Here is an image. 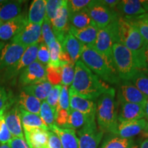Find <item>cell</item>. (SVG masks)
Returning a JSON list of instances; mask_svg holds the SVG:
<instances>
[{
    "instance_id": "cell-61",
    "label": "cell",
    "mask_w": 148,
    "mask_h": 148,
    "mask_svg": "<svg viewBox=\"0 0 148 148\" xmlns=\"http://www.w3.org/2000/svg\"><path fill=\"white\" fill-rule=\"evenodd\" d=\"M43 148H47V147H43Z\"/></svg>"
},
{
    "instance_id": "cell-59",
    "label": "cell",
    "mask_w": 148,
    "mask_h": 148,
    "mask_svg": "<svg viewBox=\"0 0 148 148\" xmlns=\"http://www.w3.org/2000/svg\"><path fill=\"white\" fill-rule=\"evenodd\" d=\"M5 1H1V0H0V3H3Z\"/></svg>"
},
{
    "instance_id": "cell-27",
    "label": "cell",
    "mask_w": 148,
    "mask_h": 148,
    "mask_svg": "<svg viewBox=\"0 0 148 148\" xmlns=\"http://www.w3.org/2000/svg\"><path fill=\"white\" fill-rule=\"evenodd\" d=\"M17 102L19 108L39 115L42 101L34 96L29 95L22 90L18 97Z\"/></svg>"
},
{
    "instance_id": "cell-13",
    "label": "cell",
    "mask_w": 148,
    "mask_h": 148,
    "mask_svg": "<svg viewBox=\"0 0 148 148\" xmlns=\"http://www.w3.org/2000/svg\"><path fill=\"white\" fill-rule=\"evenodd\" d=\"M26 48L13 42L3 46L0 51V69H8L15 64L21 58Z\"/></svg>"
},
{
    "instance_id": "cell-29",
    "label": "cell",
    "mask_w": 148,
    "mask_h": 148,
    "mask_svg": "<svg viewBox=\"0 0 148 148\" xmlns=\"http://www.w3.org/2000/svg\"><path fill=\"white\" fill-rule=\"evenodd\" d=\"M53 86L47 80L38 83V84L29 85L24 86L23 91L29 95L34 96L40 101H45L47 99L49 92L51 91Z\"/></svg>"
},
{
    "instance_id": "cell-10",
    "label": "cell",
    "mask_w": 148,
    "mask_h": 148,
    "mask_svg": "<svg viewBox=\"0 0 148 148\" xmlns=\"http://www.w3.org/2000/svg\"><path fill=\"white\" fill-rule=\"evenodd\" d=\"M69 14L68 1L64 0L62 4L57 11L54 18L51 21L53 34L60 45L63 42L65 35L69 31Z\"/></svg>"
},
{
    "instance_id": "cell-32",
    "label": "cell",
    "mask_w": 148,
    "mask_h": 148,
    "mask_svg": "<svg viewBox=\"0 0 148 148\" xmlns=\"http://www.w3.org/2000/svg\"><path fill=\"white\" fill-rule=\"evenodd\" d=\"M92 119H95V118H89L88 116L82 114V112L71 109L65 128L75 130V129L81 128L88 120Z\"/></svg>"
},
{
    "instance_id": "cell-57",
    "label": "cell",
    "mask_w": 148,
    "mask_h": 148,
    "mask_svg": "<svg viewBox=\"0 0 148 148\" xmlns=\"http://www.w3.org/2000/svg\"><path fill=\"white\" fill-rule=\"evenodd\" d=\"M0 148H10L7 144H3V145H0Z\"/></svg>"
},
{
    "instance_id": "cell-4",
    "label": "cell",
    "mask_w": 148,
    "mask_h": 148,
    "mask_svg": "<svg viewBox=\"0 0 148 148\" xmlns=\"http://www.w3.org/2000/svg\"><path fill=\"white\" fill-rule=\"evenodd\" d=\"M116 92L110 87L98 98L96 103L97 125L103 132L113 134L118 125L117 103L115 99Z\"/></svg>"
},
{
    "instance_id": "cell-34",
    "label": "cell",
    "mask_w": 148,
    "mask_h": 148,
    "mask_svg": "<svg viewBox=\"0 0 148 148\" xmlns=\"http://www.w3.org/2000/svg\"><path fill=\"white\" fill-rule=\"evenodd\" d=\"M39 115L49 128L55 125L56 110L51 108L45 100L41 102Z\"/></svg>"
},
{
    "instance_id": "cell-11",
    "label": "cell",
    "mask_w": 148,
    "mask_h": 148,
    "mask_svg": "<svg viewBox=\"0 0 148 148\" xmlns=\"http://www.w3.org/2000/svg\"><path fill=\"white\" fill-rule=\"evenodd\" d=\"M46 80V67L37 60L25 68L20 73L19 82L24 86L38 84Z\"/></svg>"
},
{
    "instance_id": "cell-49",
    "label": "cell",
    "mask_w": 148,
    "mask_h": 148,
    "mask_svg": "<svg viewBox=\"0 0 148 148\" xmlns=\"http://www.w3.org/2000/svg\"><path fill=\"white\" fill-rule=\"evenodd\" d=\"M100 1L107 8H110L111 10H115L116 5H117L119 1H118V0H100Z\"/></svg>"
},
{
    "instance_id": "cell-25",
    "label": "cell",
    "mask_w": 148,
    "mask_h": 148,
    "mask_svg": "<svg viewBox=\"0 0 148 148\" xmlns=\"http://www.w3.org/2000/svg\"><path fill=\"white\" fill-rule=\"evenodd\" d=\"M22 3V1H14L0 3V21L5 23L19 16L21 12Z\"/></svg>"
},
{
    "instance_id": "cell-45",
    "label": "cell",
    "mask_w": 148,
    "mask_h": 148,
    "mask_svg": "<svg viewBox=\"0 0 148 148\" xmlns=\"http://www.w3.org/2000/svg\"><path fill=\"white\" fill-rule=\"evenodd\" d=\"M10 104V96L3 86L0 85V116H3L7 107Z\"/></svg>"
},
{
    "instance_id": "cell-60",
    "label": "cell",
    "mask_w": 148,
    "mask_h": 148,
    "mask_svg": "<svg viewBox=\"0 0 148 148\" xmlns=\"http://www.w3.org/2000/svg\"><path fill=\"white\" fill-rule=\"evenodd\" d=\"M2 23H2V22H1V21H0V26H1V25H2Z\"/></svg>"
},
{
    "instance_id": "cell-33",
    "label": "cell",
    "mask_w": 148,
    "mask_h": 148,
    "mask_svg": "<svg viewBox=\"0 0 148 148\" xmlns=\"http://www.w3.org/2000/svg\"><path fill=\"white\" fill-rule=\"evenodd\" d=\"M49 51V62L47 66L51 67H60V55L62 51V47L57 40H55L47 46Z\"/></svg>"
},
{
    "instance_id": "cell-1",
    "label": "cell",
    "mask_w": 148,
    "mask_h": 148,
    "mask_svg": "<svg viewBox=\"0 0 148 148\" xmlns=\"http://www.w3.org/2000/svg\"><path fill=\"white\" fill-rule=\"evenodd\" d=\"M70 88L81 97L94 101L110 87L79 60L75 64V75Z\"/></svg>"
},
{
    "instance_id": "cell-15",
    "label": "cell",
    "mask_w": 148,
    "mask_h": 148,
    "mask_svg": "<svg viewBox=\"0 0 148 148\" xmlns=\"http://www.w3.org/2000/svg\"><path fill=\"white\" fill-rule=\"evenodd\" d=\"M69 94L70 108L71 110L82 112L89 118H95L96 103L95 101L78 95L71 88L69 89Z\"/></svg>"
},
{
    "instance_id": "cell-58",
    "label": "cell",
    "mask_w": 148,
    "mask_h": 148,
    "mask_svg": "<svg viewBox=\"0 0 148 148\" xmlns=\"http://www.w3.org/2000/svg\"><path fill=\"white\" fill-rule=\"evenodd\" d=\"M4 43H3V42H0V51H1V49H2L3 46H4Z\"/></svg>"
},
{
    "instance_id": "cell-26",
    "label": "cell",
    "mask_w": 148,
    "mask_h": 148,
    "mask_svg": "<svg viewBox=\"0 0 148 148\" xmlns=\"http://www.w3.org/2000/svg\"><path fill=\"white\" fill-rule=\"evenodd\" d=\"M46 16L45 0H34L29 6L27 14L29 23L42 25Z\"/></svg>"
},
{
    "instance_id": "cell-14",
    "label": "cell",
    "mask_w": 148,
    "mask_h": 148,
    "mask_svg": "<svg viewBox=\"0 0 148 148\" xmlns=\"http://www.w3.org/2000/svg\"><path fill=\"white\" fill-rule=\"evenodd\" d=\"M38 46H39V43L27 47L19 60L13 66L7 69L5 74L8 78H12V77H15L18 74H20L25 68L37 60Z\"/></svg>"
},
{
    "instance_id": "cell-7",
    "label": "cell",
    "mask_w": 148,
    "mask_h": 148,
    "mask_svg": "<svg viewBox=\"0 0 148 148\" xmlns=\"http://www.w3.org/2000/svg\"><path fill=\"white\" fill-rule=\"evenodd\" d=\"M86 8L98 29L104 28L120 16L116 10H111L102 4L100 0L90 1Z\"/></svg>"
},
{
    "instance_id": "cell-31",
    "label": "cell",
    "mask_w": 148,
    "mask_h": 148,
    "mask_svg": "<svg viewBox=\"0 0 148 148\" xmlns=\"http://www.w3.org/2000/svg\"><path fill=\"white\" fill-rule=\"evenodd\" d=\"M134 143L132 138H123L110 134L104 138L99 148H130Z\"/></svg>"
},
{
    "instance_id": "cell-20",
    "label": "cell",
    "mask_w": 148,
    "mask_h": 148,
    "mask_svg": "<svg viewBox=\"0 0 148 148\" xmlns=\"http://www.w3.org/2000/svg\"><path fill=\"white\" fill-rule=\"evenodd\" d=\"M25 141L30 148L47 147L48 132L42 128H23Z\"/></svg>"
},
{
    "instance_id": "cell-55",
    "label": "cell",
    "mask_w": 148,
    "mask_h": 148,
    "mask_svg": "<svg viewBox=\"0 0 148 148\" xmlns=\"http://www.w3.org/2000/svg\"><path fill=\"white\" fill-rule=\"evenodd\" d=\"M3 122H4V121H3V116H0V130H1V127H2Z\"/></svg>"
},
{
    "instance_id": "cell-2",
    "label": "cell",
    "mask_w": 148,
    "mask_h": 148,
    "mask_svg": "<svg viewBox=\"0 0 148 148\" xmlns=\"http://www.w3.org/2000/svg\"><path fill=\"white\" fill-rule=\"evenodd\" d=\"M118 36L119 43L132 53L139 71L147 73L145 60V49L147 42L138 29L121 16L118 18Z\"/></svg>"
},
{
    "instance_id": "cell-17",
    "label": "cell",
    "mask_w": 148,
    "mask_h": 148,
    "mask_svg": "<svg viewBox=\"0 0 148 148\" xmlns=\"http://www.w3.org/2000/svg\"><path fill=\"white\" fill-rule=\"evenodd\" d=\"M27 23L26 16L22 14L10 21L3 23L0 26V39L2 40L12 39L21 32Z\"/></svg>"
},
{
    "instance_id": "cell-39",
    "label": "cell",
    "mask_w": 148,
    "mask_h": 148,
    "mask_svg": "<svg viewBox=\"0 0 148 148\" xmlns=\"http://www.w3.org/2000/svg\"><path fill=\"white\" fill-rule=\"evenodd\" d=\"M63 1L64 0H45V18L51 21L54 18Z\"/></svg>"
},
{
    "instance_id": "cell-35",
    "label": "cell",
    "mask_w": 148,
    "mask_h": 148,
    "mask_svg": "<svg viewBox=\"0 0 148 148\" xmlns=\"http://www.w3.org/2000/svg\"><path fill=\"white\" fill-rule=\"evenodd\" d=\"M137 89L148 97V73L144 71H138L130 80Z\"/></svg>"
},
{
    "instance_id": "cell-30",
    "label": "cell",
    "mask_w": 148,
    "mask_h": 148,
    "mask_svg": "<svg viewBox=\"0 0 148 148\" xmlns=\"http://www.w3.org/2000/svg\"><path fill=\"white\" fill-rule=\"evenodd\" d=\"M69 21L71 22V25L77 29H82L88 25H95L86 8L79 12L69 13Z\"/></svg>"
},
{
    "instance_id": "cell-8",
    "label": "cell",
    "mask_w": 148,
    "mask_h": 148,
    "mask_svg": "<svg viewBox=\"0 0 148 148\" xmlns=\"http://www.w3.org/2000/svg\"><path fill=\"white\" fill-rule=\"evenodd\" d=\"M103 134L97 127L95 119L88 120L77 131L79 148H98Z\"/></svg>"
},
{
    "instance_id": "cell-43",
    "label": "cell",
    "mask_w": 148,
    "mask_h": 148,
    "mask_svg": "<svg viewBox=\"0 0 148 148\" xmlns=\"http://www.w3.org/2000/svg\"><path fill=\"white\" fill-rule=\"evenodd\" d=\"M37 61L44 66H47L49 62V51L45 42H40L37 53Z\"/></svg>"
},
{
    "instance_id": "cell-48",
    "label": "cell",
    "mask_w": 148,
    "mask_h": 148,
    "mask_svg": "<svg viewBox=\"0 0 148 148\" xmlns=\"http://www.w3.org/2000/svg\"><path fill=\"white\" fill-rule=\"evenodd\" d=\"M12 135L9 132L8 127H6L5 123L3 122L2 127H1V130H0V143H1V145L7 144L9 140L12 138Z\"/></svg>"
},
{
    "instance_id": "cell-40",
    "label": "cell",
    "mask_w": 148,
    "mask_h": 148,
    "mask_svg": "<svg viewBox=\"0 0 148 148\" xmlns=\"http://www.w3.org/2000/svg\"><path fill=\"white\" fill-rule=\"evenodd\" d=\"M62 86V84H58L53 86L51 91L49 92V95L47 96V99H45V101H47L48 104H49L51 108L54 109L55 110H56L57 106H58Z\"/></svg>"
},
{
    "instance_id": "cell-22",
    "label": "cell",
    "mask_w": 148,
    "mask_h": 148,
    "mask_svg": "<svg viewBox=\"0 0 148 148\" xmlns=\"http://www.w3.org/2000/svg\"><path fill=\"white\" fill-rule=\"evenodd\" d=\"M69 32L84 45L93 46L97 38L98 27L95 25H90L84 28L77 29L70 25Z\"/></svg>"
},
{
    "instance_id": "cell-42",
    "label": "cell",
    "mask_w": 148,
    "mask_h": 148,
    "mask_svg": "<svg viewBox=\"0 0 148 148\" xmlns=\"http://www.w3.org/2000/svg\"><path fill=\"white\" fill-rule=\"evenodd\" d=\"M60 109H63V110H70V104H69V88L68 86H62V89H61L60 98H59L58 104L57 106L56 110H60Z\"/></svg>"
},
{
    "instance_id": "cell-47",
    "label": "cell",
    "mask_w": 148,
    "mask_h": 148,
    "mask_svg": "<svg viewBox=\"0 0 148 148\" xmlns=\"http://www.w3.org/2000/svg\"><path fill=\"white\" fill-rule=\"evenodd\" d=\"M7 145L10 148H30L25 141V138L12 137Z\"/></svg>"
},
{
    "instance_id": "cell-54",
    "label": "cell",
    "mask_w": 148,
    "mask_h": 148,
    "mask_svg": "<svg viewBox=\"0 0 148 148\" xmlns=\"http://www.w3.org/2000/svg\"><path fill=\"white\" fill-rule=\"evenodd\" d=\"M138 16L148 21V13H147V12H146V13H145V14H141V15H139Z\"/></svg>"
},
{
    "instance_id": "cell-52",
    "label": "cell",
    "mask_w": 148,
    "mask_h": 148,
    "mask_svg": "<svg viewBox=\"0 0 148 148\" xmlns=\"http://www.w3.org/2000/svg\"><path fill=\"white\" fill-rule=\"evenodd\" d=\"M140 3L146 12L148 11V0H140Z\"/></svg>"
},
{
    "instance_id": "cell-36",
    "label": "cell",
    "mask_w": 148,
    "mask_h": 148,
    "mask_svg": "<svg viewBox=\"0 0 148 148\" xmlns=\"http://www.w3.org/2000/svg\"><path fill=\"white\" fill-rule=\"evenodd\" d=\"M61 84L69 86L71 85L75 75V64L63 63L60 65Z\"/></svg>"
},
{
    "instance_id": "cell-16",
    "label": "cell",
    "mask_w": 148,
    "mask_h": 148,
    "mask_svg": "<svg viewBox=\"0 0 148 148\" xmlns=\"http://www.w3.org/2000/svg\"><path fill=\"white\" fill-rule=\"evenodd\" d=\"M147 98L145 95H143L130 82H125L121 84L118 92V99L119 102L123 101V102L136 103V104L141 105L143 107L145 105Z\"/></svg>"
},
{
    "instance_id": "cell-6",
    "label": "cell",
    "mask_w": 148,
    "mask_h": 148,
    "mask_svg": "<svg viewBox=\"0 0 148 148\" xmlns=\"http://www.w3.org/2000/svg\"><path fill=\"white\" fill-rule=\"evenodd\" d=\"M119 17L104 28L98 29L95 42L93 46H91L98 53L112 60V45L114 43H119L118 36Z\"/></svg>"
},
{
    "instance_id": "cell-37",
    "label": "cell",
    "mask_w": 148,
    "mask_h": 148,
    "mask_svg": "<svg viewBox=\"0 0 148 148\" xmlns=\"http://www.w3.org/2000/svg\"><path fill=\"white\" fill-rule=\"evenodd\" d=\"M124 18L138 29L143 39L148 42V21L138 16H125Z\"/></svg>"
},
{
    "instance_id": "cell-19",
    "label": "cell",
    "mask_w": 148,
    "mask_h": 148,
    "mask_svg": "<svg viewBox=\"0 0 148 148\" xmlns=\"http://www.w3.org/2000/svg\"><path fill=\"white\" fill-rule=\"evenodd\" d=\"M120 110L118 114V123L143 119L144 107L141 105L121 101Z\"/></svg>"
},
{
    "instance_id": "cell-51",
    "label": "cell",
    "mask_w": 148,
    "mask_h": 148,
    "mask_svg": "<svg viewBox=\"0 0 148 148\" xmlns=\"http://www.w3.org/2000/svg\"><path fill=\"white\" fill-rule=\"evenodd\" d=\"M145 60L146 66H147V71L148 73V42L147 43V45H146L145 49Z\"/></svg>"
},
{
    "instance_id": "cell-46",
    "label": "cell",
    "mask_w": 148,
    "mask_h": 148,
    "mask_svg": "<svg viewBox=\"0 0 148 148\" xmlns=\"http://www.w3.org/2000/svg\"><path fill=\"white\" fill-rule=\"evenodd\" d=\"M47 148H62L58 135L52 131L48 132V142Z\"/></svg>"
},
{
    "instance_id": "cell-24",
    "label": "cell",
    "mask_w": 148,
    "mask_h": 148,
    "mask_svg": "<svg viewBox=\"0 0 148 148\" xmlns=\"http://www.w3.org/2000/svg\"><path fill=\"white\" fill-rule=\"evenodd\" d=\"M116 10L125 16H136L146 13L139 0H122L116 5Z\"/></svg>"
},
{
    "instance_id": "cell-3",
    "label": "cell",
    "mask_w": 148,
    "mask_h": 148,
    "mask_svg": "<svg viewBox=\"0 0 148 148\" xmlns=\"http://www.w3.org/2000/svg\"><path fill=\"white\" fill-rule=\"evenodd\" d=\"M80 58L85 65L103 82L111 84L119 83L120 78L112 59L98 53L91 46L84 45Z\"/></svg>"
},
{
    "instance_id": "cell-62",
    "label": "cell",
    "mask_w": 148,
    "mask_h": 148,
    "mask_svg": "<svg viewBox=\"0 0 148 148\" xmlns=\"http://www.w3.org/2000/svg\"><path fill=\"white\" fill-rule=\"evenodd\" d=\"M147 138H148V134H147Z\"/></svg>"
},
{
    "instance_id": "cell-41",
    "label": "cell",
    "mask_w": 148,
    "mask_h": 148,
    "mask_svg": "<svg viewBox=\"0 0 148 148\" xmlns=\"http://www.w3.org/2000/svg\"><path fill=\"white\" fill-rule=\"evenodd\" d=\"M47 73V80L52 86L60 84L61 83V69L60 67L54 68L47 66L46 67Z\"/></svg>"
},
{
    "instance_id": "cell-38",
    "label": "cell",
    "mask_w": 148,
    "mask_h": 148,
    "mask_svg": "<svg viewBox=\"0 0 148 148\" xmlns=\"http://www.w3.org/2000/svg\"><path fill=\"white\" fill-rule=\"evenodd\" d=\"M41 36L43 42H45L47 46H49V44L56 40L55 35L53 34L51 21L46 18H45L43 23L42 24Z\"/></svg>"
},
{
    "instance_id": "cell-21",
    "label": "cell",
    "mask_w": 148,
    "mask_h": 148,
    "mask_svg": "<svg viewBox=\"0 0 148 148\" xmlns=\"http://www.w3.org/2000/svg\"><path fill=\"white\" fill-rule=\"evenodd\" d=\"M62 49L68 53L73 64L80 58L84 44L80 42L71 34L68 32L65 35L63 42L61 44Z\"/></svg>"
},
{
    "instance_id": "cell-53",
    "label": "cell",
    "mask_w": 148,
    "mask_h": 148,
    "mask_svg": "<svg viewBox=\"0 0 148 148\" xmlns=\"http://www.w3.org/2000/svg\"><path fill=\"white\" fill-rule=\"evenodd\" d=\"M140 148H148V138H146L139 145Z\"/></svg>"
},
{
    "instance_id": "cell-12",
    "label": "cell",
    "mask_w": 148,
    "mask_h": 148,
    "mask_svg": "<svg viewBox=\"0 0 148 148\" xmlns=\"http://www.w3.org/2000/svg\"><path fill=\"white\" fill-rule=\"evenodd\" d=\"M41 26L42 25L28 23L21 32L12 38V42L20 44L25 47L43 42L41 36Z\"/></svg>"
},
{
    "instance_id": "cell-5",
    "label": "cell",
    "mask_w": 148,
    "mask_h": 148,
    "mask_svg": "<svg viewBox=\"0 0 148 148\" xmlns=\"http://www.w3.org/2000/svg\"><path fill=\"white\" fill-rule=\"evenodd\" d=\"M112 60L120 79L130 82L139 71L132 53L121 43L112 45Z\"/></svg>"
},
{
    "instance_id": "cell-44",
    "label": "cell",
    "mask_w": 148,
    "mask_h": 148,
    "mask_svg": "<svg viewBox=\"0 0 148 148\" xmlns=\"http://www.w3.org/2000/svg\"><path fill=\"white\" fill-rule=\"evenodd\" d=\"M90 0H70L68 1V8L69 13L79 12L84 10L89 4Z\"/></svg>"
},
{
    "instance_id": "cell-23",
    "label": "cell",
    "mask_w": 148,
    "mask_h": 148,
    "mask_svg": "<svg viewBox=\"0 0 148 148\" xmlns=\"http://www.w3.org/2000/svg\"><path fill=\"white\" fill-rule=\"evenodd\" d=\"M49 130L58 135L62 148H79L78 138L75 130L61 128L56 124L49 127Z\"/></svg>"
},
{
    "instance_id": "cell-56",
    "label": "cell",
    "mask_w": 148,
    "mask_h": 148,
    "mask_svg": "<svg viewBox=\"0 0 148 148\" xmlns=\"http://www.w3.org/2000/svg\"><path fill=\"white\" fill-rule=\"evenodd\" d=\"M130 148H140V146H139V145H138V144L134 143Z\"/></svg>"
},
{
    "instance_id": "cell-18",
    "label": "cell",
    "mask_w": 148,
    "mask_h": 148,
    "mask_svg": "<svg viewBox=\"0 0 148 148\" xmlns=\"http://www.w3.org/2000/svg\"><path fill=\"white\" fill-rule=\"evenodd\" d=\"M3 117L5 124L12 137L24 138L18 107L14 106L6 111Z\"/></svg>"
},
{
    "instance_id": "cell-28",
    "label": "cell",
    "mask_w": 148,
    "mask_h": 148,
    "mask_svg": "<svg viewBox=\"0 0 148 148\" xmlns=\"http://www.w3.org/2000/svg\"><path fill=\"white\" fill-rule=\"evenodd\" d=\"M22 127L23 128H42L49 130V128L44 123L40 115L31 113L18 108Z\"/></svg>"
},
{
    "instance_id": "cell-50",
    "label": "cell",
    "mask_w": 148,
    "mask_h": 148,
    "mask_svg": "<svg viewBox=\"0 0 148 148\" xmlns=\"http://www.w3.org/2000/svg\"><path fill=\"white\" fill-rule=\"evenodd\" d=\"M144 117L146 119V121H148V97L147 98V101L144 106Z\"/></svg>"
},
{
    "instance_id": "cell-9",
    "label": "cell",
    "mask_w": 148,
    "mask_h": 148,
    "mask_svg": "<svg viewBox=\"0 0 148 148\" xmlns=\"http://www.w3.org/2000/svg\"><path fill=\"white\" fill-rule=\"evenodd\" d=\"M140 134L147 138L148 122L145 119L119 123L113 134L123 138H132Z\"/></svg>"
}]
</instances>
